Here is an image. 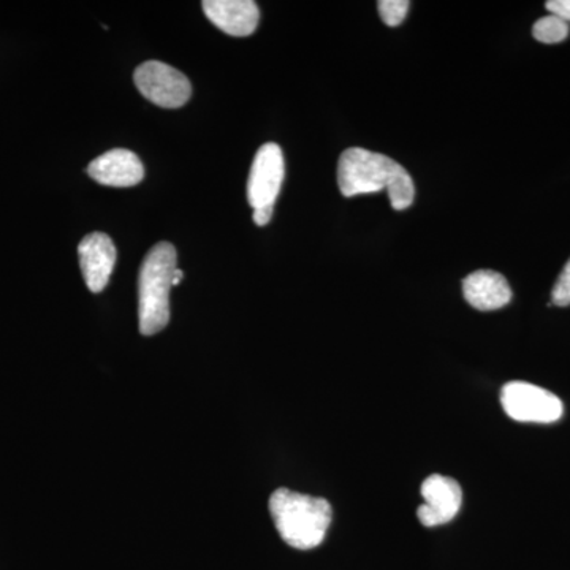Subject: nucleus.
I'll return each instance as SVG.
<instances>
[{"label": "nucleus", "instance_id": "obj_1", "mask_svg": "<svg viewBox=\"0 0 570 570\" xmlns=\"http://www.w3.org/2000/svg\"><path fill=\"white\" fill-rule=\"evenodd\" d=\"M337 184L344 197L376 194L387 189L390 204L403 212L414 204L415 186L406 168L384 154L351 148L341 154Z\"/></svg>", "mask_w": 570, "mask_h": 570}, {"label": "nucleus", "instance_id": "obj_2", "mask_svg": "<svg viewBox=\"0 0 570 570\" xmlns=\"http://www.w3.org/2000/svg\"><path fill=\"white\" fill-rule=\"evenodd\" d=\"M269 513L281 538L296 550L316 549L332 524V505L326 499L287 489L272 494Z\"/></svg>", "mask_w": 570, "mask_h": 570}, {"label": "nucleus", "instance_id": "obj_3", "mask_svg": "<svg viewBox=\"0 0 570 570\" xmlns=\"http://www.w3.org/2000/svg\"><path fill=\"white\" fill-rule=\"evenodd\" d=\"M176 249L170 243H159L142 261L138 279V317L141 335L163 332L170 322V291L174 287Z\"/></svg>", "mask_w": 570, "mask_h": 570}, {"label": "nucleus", "instance_id": "obj_4", "mask_svg": "<svg viewBox=\"0 0 570 570\" xmlns=\"http://www.w3.org/2000/svg\"><path fill=\"white\" fill-rule=\"evenodd\" d=\"M505 414L517 422L554 423L562 417V401L549 390L528 382H509L501 390Z\"/></svg>", "mask_w": 570, "mask_h": 570}, {"label": "nucleus", "instance_id": "obj_5", "mask_svg": "<svg viewBox=\"0 0 570 570\" xmlns=\"http://www.w3.org/2000/svg\"><path fill=\"white\" fill-rule=\"evenodd\" d=\"M134 80L138 91L157 107L181 108L189 102L193 94L186 75L159 61L141 63L135 70Z\"/></svg>", "mask_w": 570, "mask_h": 570}, {"label": "nucleus", "instance_id": "obj_6", "mask_svg": "<svg viewBox=\"0 0 570 570\" xmlns=\"http://www.w3.org/2000/svg\"><path fill=\"white\" fill-rule=\"evenodd\" d=\"M285 165L283 151L276 142L261 146L247 181V202L254 209L275 206L284 183Z\"/></svg>", "mask_w": 570, "mask_h": 570}, {"label": "nucleus", "instance_id": "obj_7", "mask_svg": "<svg viewBox=\"0 0 570 570\" xmlns=\"http://www.w3.org/2000/svg\"><path fill=\"white\" fill-rule=\"evenodd\" d=\"M423 504L417 510L420 523L426 528L441 527L459 515L463 490L455 479L430 475L422 483Z\"/></svg>", "mask_w": 570, "mask_h": 570}, {"label": "nucleus", "instance_id": "obj_8", "mask_svg": "<svg viewBox=\"0 0 570 570\" xmlns=\"http://www.w3.org/2000/svg\"><path fill=\"white\" fill-rule=\"evenodd\" d=\"M80 266L86 285L94 294H99L107 287L116 265V247L107 234L94 232L85 236L78 247Z\"/></svg>", "mask_w": 570, "mask_h": 570}, {"label": "nucleus", "instance_id": "obj_9", "mask_svg": "<svg viewBox=\"0 0 570 570\" xmlns=\"http://www.w3.org/2000/svg\"><path fill=\"white\" fill-rule=\"evenodd\" d=\"M88 175L104 186L132 187L145 178V167L129 149H111L92 160Z\"/></svg>", "mask_w": 570, "mask_h": 570}, {"label": "nucleus", "instance_id": "obj_10", "mask_svg": "<svg viewBox=\"0 0 570 570\" xmlns=\"http://www.w3.org/2000/svg\"><path fill=\"white\" fill-rule=\"evenodd\" d=\"M202 7L208 20L228 36H250L261 20V11L253 0H205Z\"/></svg>", "mask_w": 570, "mask_h": 570}, {"label": "nucleus", "instance_id": "obj_11", "mask_svg": "<svg viewBox=\"0 0 570 570\" xmlns=\"http://www.w3.org/2000/svg\"><path fill=\"white\" fill-rule=\"evenodd\" d=\"M463 295L469 305L479 311L501 309L512 299L508 279L491 269H479L464 277Z\"/></svg>", "mask_w": 570, "mask_h": 570}, {"label": "nucleus", "instance_id": "obj_12", "mask_svg": "<svg viewBox=\"0 0 570 570\" xmlns=\"http://www.w3.org/2000/svg\"><path fill=\"white\" fill-rule=\"evenodd\" d=\"M532 36L540 43H561L569 37V22L562 21L561 18L549 14V17L540 18L532 28Z\"/></svg>", "mask_w": 570, "mask_h": 570}, {"label": "nucleus", "instance_id": "obj_13", "mask_svg": "<svg viewBox=\"0 0 570 570\" xmlns=\"http://www.w3.org/2000/svg\"><path fill=\"white\" fill-rule=\"evenodd\" d=\"M377 7L382 21L390 28H396L406 18L411 2L409 0H381Z\"/></svg>", "mask_w": 570, "mask_h": 570}, {"label": "nucleus", "instance_id": "obj_14", "mask_svg": "<svg viewBox=\"0 0 570 570\" xmlns=\"http://www.w3.org/2000/svg\"><path fill=\"white\" fill-rule=\"evenodd\" d=\"M551 305L561 307L570 305V258L551 292Z\"/></svg>", "mask_w": 570, "mask_h": 570}, {"label": "nucleus", "instance_id": "obj_15", "mask_svg": "<svg viewBox=\"0 0 570 570\" xmlns=\"http://www.w3.org/2000/svg\"><path fill=\"white\" fill-rule=\"evenodd\" d=\"M546 7L550 14L561 18L562 21H570V0H549Z\"/></svg>", "mask_w": 570, "mask_h": 570}, {"label": "nucleus", "instance_id": "obj_16", "mask_svg": "<svg viewBox=\"0 0 570 570\" xmlns=\"http://www.w3.org/2000/svg\"><path fill=\"white\" fill-rule=\"evenodd\" d=\"M273 212H275V206H264V208L254 209V223L258 225V227H265L266 224L272 220Z\"/></svg>", "mask_w": 570, "mask_h": 570}, {"label": "nucleus", "instance_id": "obj_17", "mask_svg": "<svg viewBox=\"0 0 570 570\" xmlns=\"http://www.w3.org/2000/svg\"><path fill=\"white\" fill-rule=\"evenodd\" d=\"M183 277H184L183 269H179V268L176 269L175 275H174V287H176V285L181 284Z\"/></svg>", "mask_w": 570, "mask_h": 570}]
</instances>
